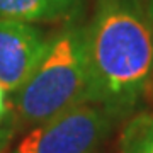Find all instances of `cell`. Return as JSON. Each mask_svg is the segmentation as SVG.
I'll return each mask as SVG.
<instances>
[{
    "instance_id": "cell-1",
    "label": "cell",
    "mask_w": 153,
    "mask_h": 153,
    "mask_svg": "<svg viewBox=\"0 0 153 153\" xmlns=\"http://www.w3.org/2000/svg\"><path fill=\"white\" fill-rule=\"evenodd\" d=\"M88 102L129 109L153 73V29L131 0H99L85 29Z\"/></svg>"
},
{
    "instance_id": "cell-2",
    "label": "cell",
    "mask_w": 153,
    "mask_h": 153,
    "mask_svg": "<svg viewBox=\"0 0 153 153\" xmlns=\"http://www.w3.org/2000/svg\"><path fill=\"white\" fill-rule=\"evenodd\" d=\"M85 102H88L85 29L68 26L49 38L43 60L16 92V109L26 123L41 124Z\"/></svg>"
},
{
    "instance_id": "cell-3",
    "label": "cell",
    "mask_w": 153,
    "mask_h": 153,
    "mask_svg": "<svg viewBox=\"0 0 153 153\" xmlns=\"http://www.w3.org/2000/svg\"><path fill=\"white\" fill-rule=\"evenodd\" d=\"M102 105L85 102L38 124L14 153H95L111 126Z\"/></svg>"
},
{
    "instance_id": "cell-4",
    "label": "cell",
    "mask_w": 153,
    "mask_h": 153,
    "mask_svg": "<svg viewBox=\"0 0 153 153\" xmlns=\"http://www.w3.org/2000/svg\"><path fill=\"white\" fill-rule=\"evenodd\" d=\"M49 38L29 22L0 21V85L17 92L33 75L48 49Z\"/></svg>"
},
{
    "instance_id": "cell-5",
    "label": "cell",
    "mask_w": 153,
    "mask_h": 153,
    "mask_svg": "<svg viewBox=\"0 0 153 153\" xmlns=\"http://www.w3.org/2000/svg\"><path fill=\"white\" fill-rule=\"evenodd\" d=\"M76 0H0V21L38 22L63 16Z\"/></svg>"
},
{
    "instance_id": "cell-6",
    "label": "cell",
    "mask_w": 153,
    "mask_h": 153,
    "mask_svg": "<svg viewBox=\"0 0 153 153\" xmlns=\"http://www.w3.org/2000/svg\"><path fill=\"white\" fill-rule=\"evenodd\" d=\"M121 153H153V114L138 117L128 126Z\"/></svg>"
},
{
    "instance_id": "cell-7",
    "label": "cell",
    "mask_w": 153,
    "mask_h": 153,
    "mask_svg": "<svg viewBox=\"0 0 153 153\" xmlns=\"http://www.w3.org/2000/svg\"><path fill=\"white\" fill-rule=\"evenodd\" d=\"M10 124H9V107L5 100V88L0 85V146H4L10 136Z\"/></svg>"
},
{
    "instance_id": "cell-8",
    "label": "cell",
    "mask_w": 153,
    "mask_h": 153,
    "mask_svg": "<svg viewBox=\"0 0 153 153\" xmlns=\"http://www.w3.org/2000/svg\"><path fill=\"white\" fill-rule=\"evenodd\" d=\"M148 21H150L152 29H153V0L150 2V7H148Z\"/></svg>"
}]
</instances>
